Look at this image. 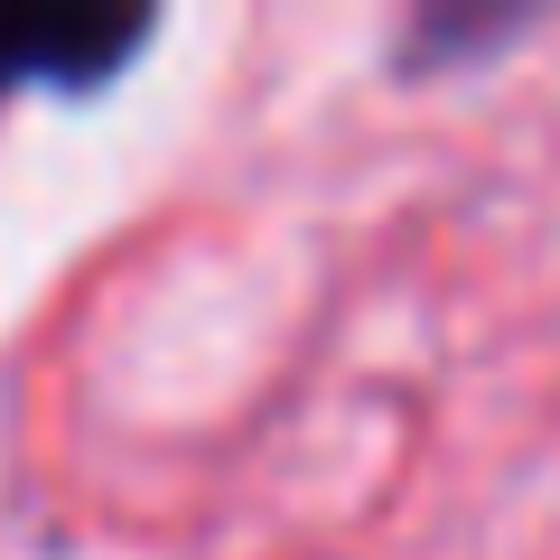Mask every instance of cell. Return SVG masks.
I'll return each mask as SVG.
<instances>
[{"mask_svg":"<svg viewBox=\"0 0 560 560\" xmlns=\"http://www.w3.org/2000/svg\"><path fill=\"white\" fill-rule=\"evenodd\" d=\"M150 38H160L150 10H0V94L113 84Z\"/></svg>","mask_w":560,"mask_h":560,"instance_id":"6da1fadb","label":"cell"}]
</instances>
